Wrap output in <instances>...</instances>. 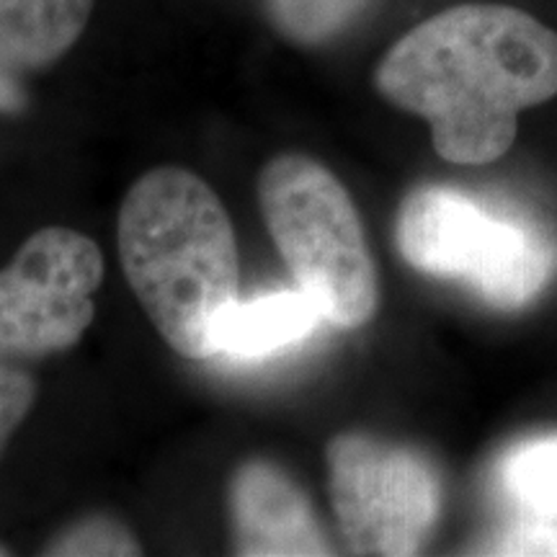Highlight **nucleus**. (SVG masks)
<instances>
[{"mask_svg": "<svg viewBox=\"0 0 557 557\" xmlns=\"http://www.w3.org/2000/svg\"><path fill=\"white\" fill-rule=\"evenodd\" d=\"M493 555H527V557H553L557 555V527L549 521H527V524L511 527L500 534L496 545L491 547Z\"/></svg>", "mask_w": 557, "mask_h": 557, "instance_id": "14", "label": "nucleus"}, {"mask_svg": "<svg viewBox=\"0 0 557 557\" xmlns=\"http://www.w3.org/2000/svg\"><path fill=\"white\" fill-rule=\"evenodd\" d=\"M116 243L124 276L173 351L218 357L214 323L238 299L233 222L205 178L186 169L148 171L122 201Z\"/></svg>", "mask_w": 557, "mask_h": 557, "instance_id": "2", "label": "nucleus"}, {"mask_svg": "<svg viewBox=\"0 0 557 557\" xmlns=\"http://www.w3.org/2000/svg\"><path fill=\"white\" fill-rule=\"evenodd\" d=\"M374 81L431 124L444 160L493 163L517 139L519 111L557 96V32L508 5H457L410 29Z\"/></svg>", "mask_w": 557, "mask_h": 557, "instance_id": "1", "label": "nucleus"}, {"mask_svg": "<svg viewBox=\"0 0 557 557\" xmlns=\"http://www.w3.org/2000/svg\"><path fill=\"white\" fill-rule=\"evenodd\" d=\"M323 310L308 292H269L253 299H235L214 323L218 357L259 359L299 344L318 329Z\"/></svg>", "mask_w": 557, "mask_h": 557, "instance_id": "8", "label": "nucleus"}, {"mask_svg": "<svg viewBox=\"0 0 557 557\" xmlns=\"http://www.w3.org/2000/svg\"><path fill=\"white\" fill-rule=\"evenodd\" d=\"M235 553L246 557L331 555L308 496L267 459L238 468L230 487Z\"/></svg>", "mask_w": 557, "mask_h": 557, "instance_id": "7", "label": "nucleus"}, {"mask_svg": "<svg viewBox=\"0 0 557 557\" xmlns=\"http://www.w3.org/2000/svg\"><path fill=\"white\" fill-rule=\"evenodd\" d=\"M263 220L297 287L338 329L377 312V269L348 191L308 156H278L259 176Z\"/></svg>", "mask_w": 557, "mask_h": 557, "instance_id": "4", "label": "nucleus"}, {"mask_svg": "<svg viewBox=\"0 0 557 557\" xmlns=\"http://www.w3.org/2000/svg\"><path fill=\"white\" fill-rule=\"evenodd\" d=\"M26 107V94L16 75L0 70V114H18Z\"/></svg>", "mask_w": 557, "mask_h": 557, "instance_id": "15", "label": "nucleus"}, {"mask_svg": "<svg viewBox=\"0 0 557 557\" xmlns=\"http://www.w3.org/2000/svg\"><path fill=\"white\" fill-rule=\"evenodd\" d=\"M369 0H269L271 16L289 39L315 45L346 29Z\"/></svg>", "mask_w": 557, "mask_h": 557, "instance_id": "11", "label": "nucleus"}, {"mask_svg": "<svg viewBox=\"0 0 557 557\" xmlns=\"http://www.w3.org/2000/svg\"><path fill=\"white\" fill-rule=\"evenodd\" d=\"M0 555H9V549H5L3 545H0Z\"/></svg>", "mask_w": 557, "mask_h": 557, "instance_id": "16", "label": "nucleus"}, {"mask_svg": "<svg viewBox=\"0 0 557 557\" xmlns=\"http://www.w3.org/2000/svg\"><path fill=\"white\" fill-rule=\"evenodd\" d=\"M103 256L67 227L34 233L0 271V359L26 361L75 346L94 320Z\"/></svg>", "mask_w": 557, "mask_h": 557, "instance_id": "6", "label": "nucleus"}, {"mask_svg": "<svg viewBox=\"0 0 557 557\" xmlns=\"http://www.w3.org/2000/svg\"><path fill=\"white\" fill-rule=\"evenodd\" d=\"M338 527L357 555H416L436 524L442 485L418 451L369 434H338L325 449Z\"/></svg>", "mask_w": 557, "mask_h": 557, "instance_id": "5", "label": "nucleus"}, {"mask_svg": "<svg viewBox=\"0 0 557 557\" xmlns=\"http://www.w3.org/2000/svg\"><path fill=\"white\" fill-rule=\"evenodd\" d=\"M508 498L532 519H557V434L540 436L508 451L500 468Z\"/></svg>", "mask_w": 557, "mask_h": 557, "instance_id": "10", "label": "nucleus"}, {"mask_svg": "<svg viewBox=\"0 0 557 557\" xmlns=\"http://www.w3.org/2000/svg\"><path fill=\"white\" fill-rule=\"evenodd\" d=\"M395 240L416 271L465 282L504 310L532 302L557 269V243L537 220L449 186L410 194Z\"/></svg>", "mask_w": 557, "mask_h": 557, "instance_id": "3", "label": "nucleus"}, {"mask_svg": "<svg viewBox=\"0 0 557 557\" xmlns=\"http://www.w3.org/2000/svg\"><path fill=\"white\" fill-rule=\"evenodd\" d=\"M94 0H0V70L52 65L86 29Z\"/></svg>", "mask_w": 557, "mask_h": 557, "instance_id": "9", "label": "nucleus"}, {"mask_svg": "<svg viewBox=\"0 0 557 557\" xmlns=\"http://www.w3.org/2000/svg\"><path fill=\"white\" fill-rule=\"evenodd\" d=\"M37 400V382L18 361L0 359V455Z\"/></svg>", "mask_w": 557, "mask_h": 557, "instance_id": "13", "label": "nucleus"}, {"mask_svg": "<svg viewBox=\"0 0 557 557\" xmlns=\"http://www.w3.org/2000/svg\"><path fill=\"white\" fill-rule=\"evenodd\" d=\"M47 555H139V545L114 519L90 517L52 540Z\"/></svg>", "mask_w": 557, "mask_h": 557, "instance_id": "12", "label": "nucleus"}]
</instances>
